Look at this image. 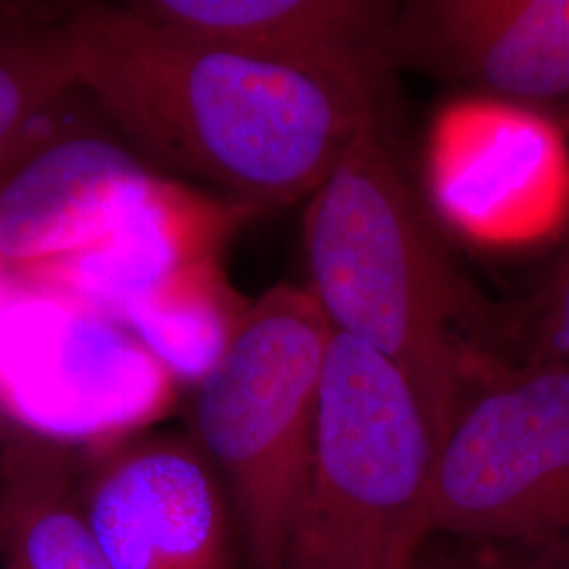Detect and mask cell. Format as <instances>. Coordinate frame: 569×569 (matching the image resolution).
I'll return each mask as SVG.
<instances>
[{"mask_svg":"<svg viewBox=\"0 0 569 569\" xmlns=\"http://www.w3.org/2000/svg\"><path fill=\"white\" fill-rule=\"evenodd\" d=\"M167 376L127 327L61 293L0 308V395L21 427L60 441L122 430L163 403Z\"/></svg>","mask_w":569,"mask_h":569,"instance_id":"cell-6","label":"cell"},{"mask_svg":"<svg viewBox=\"0 0 569 569\" xmlns=\"http://www.w3.org/2000/svg\"><path fill=\"white\" fill-rule=\"evenodd\" d=\"M331 331L308 289L277 284L197 385L194 443L224 483L256 569H289Z\"/></svg>","mask_w":569,"mask_h":569,"instance_id":"cell-4","label":"cell"},{"mask_svg":"<svg viewBox=\"0 0 569 569\" xmlns=\"http://www.w3.org/2000/svg\"><path fill=\"white\" fill-rule=\"evenodd\" d=\"M388 68H411L531 112L569 106V0H401Z\"/></svg>","mask_w":569,"mask_h":569,"instance_id":"cell-8","label":"cell"},{"mask_svg":"<svg viewBox=\"0 0 569 569\" xmlns=\"http://www.w3.org/2000/svg\"><path fill=\"white\" fill-rule=\"evenodd\" d=\"M0 540L26 569H110L81 505V470L66 441L0 428Z\"/></svg>","mask_w":569,"mask_h":569,"instance_id":"cell-11","label":"cell"},{"mask_svg":"<svg viewBox=\"0 0 569 569\" xmlns=\"http://www.w3.org/2000/svg\"><path fill=\"white\" fill-rule=\"evenodd\" d=\"M561 117H563V121L568 122L569 124V106L568 108H563V110H561Z\"/></svg>","mask_w":569,"mask_h":569,"instance_id":"cell-17","label":"cell"},{"mask_svg":"<svg viewBox=\"0 0 569 569\" xmlns=\"http://www.w3.org/2000/svg\"><path fill=\"white\" fill-rule=\"evenodd\" d=\"M308 293L333 331L382 352L425 406L439 448L475 380L468 331L502 336L475 308L390 152L382 119L357 133L310 194Z\"/></svg>","mask_w":569,"mask_h":569,"instance_id":"cell-2","label":"cell"},{"mask_svg":"<svg viewBox=\"0 0 569 569\" xmlns=\"http://www.w3.org/2000/svg\"><path fill=\"white\" fill-rule=\"evenodd\" d=\"M401 0H131L148 20L333 82L380 110L388 28Z\"/></svg>","mask_w":569,"mask_h":569,"instance_id":"cell-9","label":"cell"},{"mask_svg":"<svg viewBox=\"0 0 569 569\" xmlns=\"http://www.w3.org/2000/svg\"><path fill=\"white\" fill-rule=\"evenodd\" d=\"M0 569H26L18 550L4 540H0Z\"/></svg>","mask_w":569,"mask_h":569,"instance_id":"cell-16","label":"cell"},{"mask_svg":"<svg viewBox=\"0 0 569 569\" xmlns=\"http://www.w3.org/2000/svg\"><path fill=\"white\" fill-rule=\"evenodd\" d=\"M199 279L180 268L117 312V321L169 373L197 385L218 361L237 327L226 323Z\"/></svg>","mask_w":569,"mask_h":569,"instance_id":"cell-13","label":"cell"},{"mask_svg":"<svg viewBox=\"0 0 569 569\" xmlns=\"http://www.w3.org/2000/svg\"><path fill=\"white\" fill-rule=\"evenodd\" d=\"M502 338L526 355V366L569 367V256L526 306L502 312Z\"/></svg>","mask_w":569,"mask_h":569,"instance_id":"cell-14","label":"cell"},{"mask_svg":"<svg viewBox=\"0 0 569 569\" xmlns=\"http://www.w3.org/2000/svg\"><path fill=\"white\" fill-rule=\"evenodd\" d=\"M66 20L0 32V180L32 150L34 124L77 89Z\"/></svg>","mask_w":569,"mask_h":569,"instance_id":"cell-12","label":"cell"},{"mask_svg":"<svg viewBox=\"0 0 569 569\" xmlns=\"http://www.w3.org/2000/svg\"><path fill=\"white\" fill-rule=\"evenodd\" d=\"M154 192L129 146L98 136L34 146L0 180V264L32 272L84 251Z\"/></svg>","mask_w":569,"mask_h":569,"instance_id":"cell-10","label":"cell"},{"mask_svg":"<svg viewBox=\"0 0 569 569\" xmlns=\"http://www.w3.org/2000/svg\"><path fill=\"white\" fill-rule=\"evenodd\" d=\"M437 458L406 373L331 331L289 569H413L432 531Z\"/></svg>","mask_w":569,"mask_h":569,"instance_id":"cell-3","label":"cell"},{"mask_svg":"<svg viewBox=\"0 0 569 569\" xmlns=\"http://www.w3.org/2000/svg\"><path fill=\"white\" fill-rule=\"evenodd\" d=\"M77 89L148 163L241 203L310 199L380 110L333 82L148 20L77 2L66 20Z\"/></svg>","mask_w":569,"mask_h":569,"instance_id":"cell-1","label":"cell"},{"mask_svg":"<svg viewBox=\"0 0 569 569\" xmlns=\"http://www.w3.org/2000/svg\"><path fill=\"white\" fill-rule=\"evenodd\" d=\"M465 542L460 552L432 561L428 569H569V545Z\"/></svg>","mask_w":569,"mask_h":569,"instance_id":"cell-15","label":"cell"},{"mask_svg":"<svg viewBox=\"0 0 569 569\" xmlns=\"http://www.w3.org/2000/svg\"><path fill=\"white\" fill-rule=\"evenodd\" d=\"M81 505L110 569H232L228 491L194 439L112 441Z\"/></svg>","mask_w":569,"mask_h":569,"instance_id":"cell-7","label":"cell"},{"mask_svg":"<svg viewBox=\"0 0 569 569\" xmlns=\"http://www.w3.org/2000/svg\"><path fill=\"white\" fill-rule=\"evenodd\" d=\"M569 545V367L488 371L441 441L432 531Z\"/></svg>","mask_w":569,"mask_h":569,"instance_id":"cell-5","label":"cell"}]
</instances>
